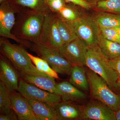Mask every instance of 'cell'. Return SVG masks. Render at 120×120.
<instances>
[{
	"label": "cell",
	"mask_w": 120,
	"mask_h": 120,
	"mask_svg": "<svg viewBox=\"0 0 120 120\" xmlns=\"http://www.w3.org/2000/svg\"><path fill=\"white\" fill-rule=\"evenodd\" d=\"M46 2L52 12H58L65 6L63 0H47Z\"/></svg>",
	"instance_id": "cell-28"
},
{
	"label": "cell",
	"mask_w": 120,
	"mask_h": 120,
	"mask_svg": "<svg viewBox=\"0 0 120 120\" xmlns=\"http://www.w3.org/2000/svg\"><path fill=\"white\" fill-rule=\"evenodd\" d=\"M28 55L31 59L32 63L38 70L56 79H60L58 73L50 67L45 60L39 57L33 56L29 53H28Z\"/></svg>",
	"instance_id": "cell-22"
},
{
	"label": "cell",
	"mask_w": 120,
	"mask_h": 120,
	"mask_svg": "<svg viewBox=\"0 0 120 120\" xmlns=\"http://www.w3.org/2000/svg\"><path fill=\"white\" fill-rule=\"evenodd\" d=\"M17 116L12 110L10 112L6 114H0V120H17Z\"/></svg>",
	"instance_id": "cell-31"
},
{
	"label": "cell",
	"mask_w": 120,
	"mask_h": 120,
	"mask_svg": "<svg viewBox=\"0 0 120 120\" xmlns=\"http://www.w3.org/2000/svg\"><path fill=\"white\" fill-rule=\"evenodd\" d=\"M100 32L105 38L120 44V37L114 28L99 27Z\"/></svg>",
	"instance_id": "cell-27"
},
{
	"label": "cell",
	"mask_w": 120,
	"mask_h": 120,
	"mask_svg": "<svg viewBox=\"0 0 120 120\" xmlns=\"http://www.w3.org/2000/svg\"><path fill=\"white\" fill-rule=\"evenodd\" d=\"M5 0H0V4H2V2H4Z\"/></svg>",
	"instance_id": "cell-35"
},
{
	"label": "cell",
	"mask_w": 120,
	"mask_h": 120,
	"mask_svg": "<svg viewBox=\"0 0 120 120\" xmlns=\"http://www.w3.org/2000/svg\"><path fill=\"white\" fill-rule=\"evenodd\" d=\"M54 94L60 97L63 101L77 102L86 98V95L70 82L64 81L56 83Z\"/></svg>",
	"instance_id": "cell-15"
},
{
	"label": "cell",
	"mask_w": 120,
	"mask_h": 120,
	"mask_svg": "<svg viewBox=\"0 0 120 120\" xmlns=\"http://www.w3.org/2000/svg\"><path fill=\"white\" fill-rule=\"evenodd\" d=\"M91 94L93 98L105 103L115 112L120 109V96L116 94L98 75L86 68Z\"/></svg>",
	"instance_id": "cell-4"
},
{
	"label": "cell",
	"mask_w": 120,
	"mask_h": 120,
	"mask_svg": "<svg viewBox=\"0 0 120 120\" xmlns=\"http://www.w3.org/2000/svg\"><path fill=\"white\" fill-rule=\"evenodd\" d=\"M20 77L26 82L48 92L54 93L56 83L55 79L46 74L19 72Z\"/></svg>",
	"instance_id": "cell-14"
},
{
	"label": "cell",
	"mask_w": 120,
	"mask_h": 120,
	"mask_svg": "<svg viewBox=\"0 0 120 120\" xmlns=\"http://www.w3.org/2000/svg\"><path fill=\"white\" fill-rule=\"evenodd\" d=\"M38 43L57 50L63 45L57 28L56 15L52 11L46 15Z\"/></svg>",
	"instance_id": "cell-7"
},
{
	"label": "cell",
	"mask_w": 120,
	"mask_h": 120,
	"mask_svg": "<svg viewBox=\"0 0 120 120\" xmlns=\"http://www.w3.org/2000/svg\"><path fill=\"white\" fill-rule=\"evenodd\" d=\"M15 11L10 6L3 5L0 8V35L3 38L12 39L20 45L30 46V44L26 41L17 38L12 33L15 26L16 19Z\"/></svg>",
	"instance_id": "cell-11"
},
{
	"label": "cell",
	"mask_w": 120,
	"mask_h": 120,
	"mask_svg": "<svg viewBox=\"0 0 120 120\" xmlns=\"http://www.w3.org/2000/svg\"><path fill=\"white\" fill-rule=\"evenodd\" d=\"M116 120H120V109L115 112Z\"/></svg>",
	"instance_id": "cell-32"
},
{
	"label": "cell",
	"mask_w": 120,
	"mask_h": 120,
	"mask_svg": "<svg viewBox=\"0 0 120 120\" xmlns=\"http://www.w3.org/2000/svg\"><path fill=\"white\" fill-rule=\"evenodd\" d=\"M69 82L77 88L88 90L89 83L86 68L83 67L74 65L71 74Z\"/></svg>",
	"instance_id": "cell-20"
},
{
	"label": "cell",
	"mask_w": 120,
	"mask_h": 120,
	"mask_svg": "<svg viewBox=\"0 0 120 120\" xmlns=\"http://www.w3.org/2000/svg\"><path fill=\"white\" fill-rule=\"evenodd\" d=\"M110 64L120 78V56L116 58L109 59Z\"/></svg>",
	"instance_id": "cell-29"
},
{
	"label": "cell",
	"mask_w": 120,
	"mask_h": 120,
	"mask_svg": "<svg viewBox=\"0 0 120 120\" xmlns=\"http://www.w3.org/2000/svg\"><path fill=\"white\" fill-rule=\"evenodd\" d=\"M86 66L100 76L113 91L118 89V75L110 64L109 58L102 52L98 44L88 46Z\"/></svg>",
	"instance_id": "cell-2"
},
{
	"label": "cell",
	"mask_w": 120,
	"mask_h": 120,
	"mask_svg": "<svg viewBox=\"0 0 120 120\" xmlns=\"http://www.w3.org/2000/svg\"><path fill=\"white\" fill-rule=\"evenodd\" d=\"M66 2H71L74 4L79 5L82 8L88 9L90 8V5L85 0H65Z\"/></svg>",
	"instance_id": "cell-30"
},
{
	"label": "cell",
	"mask_w": 120,
	"mask_h": 120,
	"mask_svg": "<svg viewBox=\"0 0 120 120\" xmlns=\"http://www.w3.org/2000/svg\"><path fill=\"white\" fill-rule=\"evenodd\" d=\"M97 44L102 52L109 59L120 56V44L105 38L100 32L98 37Z\"/></svg>",
	"instance_id": "cell-19"
},
{
	"label": "cell",
	"mask_w": 120,
	"mask_h": 120,
	"mask_svg": "<svg viewBox=\"0 0 120 120\" xmlns=\"http://www.w3.org/2000/svg\"><path fill=\"white\" fill-rule=\"evenodd\" d=\"M56 20L59 34L63 45L67 44L78 38L72 22L56 15Z\"/></svg>",
	"instance_id": "cell-18"
},
{
	"label": "cell",
	"mask_w": 120,
	"mask_h": 120,
	"mask_svg": "<svg viewBox=\"0 0 120 120\" xmlns=\"http://www.w3.org/2000/svg\"><path fill=\"white\" fill-rule=\"evenodd\" d=\"M10 92L4 84L0 82V113L6 114L10 112L11 109Z\"/></svg>",
	"instance_id": "cell-23"
},
{
	"label": "cell",
	"mask_w": 120,
	"mask_h": 120,
	"mask_svg": "<svg viewBox=\"0 0 120 120\" xmlns=\"http://www.w3.org/2000/svg\"><path fill=\"white\" fill-rule=\"evenodd\" d=\"M114 28L116 32H117V34L119 35V36L120 37V26L117 27H115V28Z\"/></svg>",
	"instance_id": "cell-33"
},
{
	"label": "cell",
	"mask_w": 120,
	"mask_h": 120,
	"mask_svg": "<svg viewBox=\"0 0 120 120\" xmlns=\"http://www.w3.org/2000/svg\"><path fill=\"white\" fill-rule=\"evenodd\" d=\"M95 22L99 27L112 28L120 26V15L102 12L97 16Z\"/></svg>",
	"instance_id": "cell-21"
},
{
	"label": "cell",
	"mask_w": 120,
	"mask_h": 120,
	"mask_svg": "<svg viewBox=\"0 0 120 120\" xmlns=\"http://www.w3.org/2000/svg\"><path fill=\"white\" fill-rule=\"evenodd\" d=\"M17 91L26 99L31 98L52 106L62 101L58 95L48 92L26 82L20 78Z\"/></svg>",
	"instance_id": "cell-9"
},
{
	"label": "cell",
	"mask_w": 120,
	"mask_h": 120,
	"mask_svg": "<svg viewBox=\"0 0 120 120\" xmlns=\"http://www.w3.org/2000/svg\"><path fill=\"white\" fill-rule=\"evenodd\" d=\"M17 13L12 34L22 41L38 43L47 13L30 10Z\"/></svg>",
	"instance_id": "cell-1"
},
{
	"label": "cell",
	"mask_w": 120,
	"mask_h": 120,
	"mask_svg": "<svg viewBox=\"0 0 120 120\" xmlns=\"http://www.w3.org/2000/svg\"><path fill=\"white\" fill-rule=\"evenodd\" d=\"M53 107L57 114L58 120H83L80 106L73 102L62 101Z\"/></svg>",
	"instance_id": "cell-16"
},
{
	"label": "cell",
	"mask_w": 120,
	"mask_h": 120,
	"mask_svg": "<svg viewBox=\"0 0 120 120\" xmlns=\"http://www.w3.org/2000/svg\"><path fill=\"white\" fill-rule=\"evenodd\" d=\"M80 107L83 120H116L113 110L98 101H90Z\"/></svg>",
	"instance_id": "cell-10"
},
{
	"label": "cell",
	"mask_w": 120,
	"mask_h": 120,
	"mask_svg": "<svg viewBox=\"0 0 120 120\" xmlns=\"http://www.w3.org/2000/svg\"><path fill=\"white\" fill-rule=\"evenodd\" d=\"M72 23L78 38L88 46L97 44L98 37L100 31L95 21L86 17H79Z\"/></svg>",
	"instance_id": "cell-8"
},
{
	"label": "cell",
	"mask_w": 120,
	"mask_h": 120,
	"mask_svg": "<svg viewBox=\"0 0 120 120\" xmlns=\"http://www.w3.org/2000/svg\"><path fill=\"white\" fill-rule=\"evenodd\" d=\"M19 73L11 62L2 54L0 56V80L9 92L17 91Z\"/></svg>",
	"instance_id": "cell-12"
},
{
	"label": "cell",
	"mask_w": 120,
	"mask_h": 120,
	"mask_svg": "<svg viewBox=\"0 0 120 120\" xmlns=\"http://www.w3.org/2000/svg\"><path fill=\"white\" fill-rule=\"evenodd\" d=\"M97 8L109 13L120 15V0H103L99 1Z\"/></svg>",
	"instance_id": "cell-25"
},
{
	"label": "cell",
	"mask_w": 120,
	"mask_h": 120,
	"mask_svg": "<svg viewBox=\"0 0 120 120\" xmlns=\"http://www.w3.org/2000/svg\"><path fill=\"white\" fill-rule=\"evenodd\" d=\"M38 120H58L53 106L34 99H27Z\"/></svg>",
	"instance_id": "cell-17"
},
{
	"label": "cell",
	"mask_w": 120,
	"mask_h": 120,
	"mask_svg": "<svg viewBox=\"0 0 120 120\" xmlns=\"http://www.w3.org/2000/svg\"><path fill=\"white\" fill-rule=\"evenodd\" d=\"M30 47L31 51L45 60L57 73L71 75L73 65L61 56L58 50L38 43H34Z\"/></svg>",
	"instance_id": "cell-5"
},
{
	"label": "cell",
	"mask_w": 120,
	"mask_h": 120,
	"mask_svg": "<svg viewBox=\"0 0 120 120\" xmlns=\"http://www.w3.org/2000/svg\"><path fill=\"white\" fill-rule=\"evenodd\" d=\"M88 46L79 38L63 45L58 50L61 56L71 64L84 67Z\"/></svg>",
	"instance_id": "cell-6"
},
{
	"label": "cell",
	"mask_w": 120,
	"mask_h": 120,
	"mask_svg": "<svg viewBox=\"0 0 120 120\" xmlns=\"http://www.w3.org/2000/svg\"><path fill=\"white\" fill-rule=\"evenodd\" d=\"M58 12L62 18L69 22H75L79 17L78 13L73 9L65 6Z\"/></svg>",
	"instance_id": "cell-26"
},
{
	"label": "cell",
	"mask_w": 120,
	"mask_h": 120,
	"mask_svg": "<svg viewBox=\"0 0 120 120\" xmlns=\"http://www.w3.org/2000/svg\"><path fill=\"white\" fill-rule=\"evenodd\" d=\"M0 47L1 54L11 62L19 72L45 74L37 69L22 45L12 44L6 39L1 38Z\"/></svg>",
	"instance_id": "cell-3"
},
{
	"label": "cell",
	"mask_w": 120,
	"mask_h": 120,
	"mask_svg": "<svg viewBox=\"0 0 120 120\" xmlns=\"http://www.w3.org/2000/svg\"><path fill=\"white\" fill-rule=\"evenodd\" d=\"M117 85H118V88L120 89V78H119L117 82Z\"/></svg>",
	"instance_id": "cell-34"
},
{
	"label": "cell",
	"mask_w": 120,
	"mask_h": 120,
	"mask_svg": "<svg viewBox=\"0 0 120 120\" xmlns=\"http://www.w3.org/2000/svg\"><path fill=\"white\" fill-rule=\"evenodd\" d=\"M11 109L19 120H38L28 100L17 91L10 92Z\"/></svg>",
	"instance_id": "cell-13"
},
{
	"label": "cell",
	"mask_w": 120,
	"mask_h": 120,
	"mask_svg": "<svg viewBox=\"0 0 120 120\" xmlns=\"http://www.w3.org/2000/svg\"><path fill=\"white\" fill-rule=\"evenodd\" d=\"M15 3L20 7L26 8L25 10L37 11L45 13L52 11L50 9L41 5L40 0H15Z\"/></svg>",
	"instance_id": "cell-24"
}]
</instances>
